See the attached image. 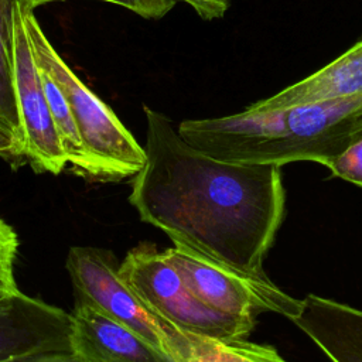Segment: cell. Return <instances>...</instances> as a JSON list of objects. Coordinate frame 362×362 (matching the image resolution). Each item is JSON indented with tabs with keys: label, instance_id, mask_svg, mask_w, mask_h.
I'll return each mask as SVG.
<instances>
[{
	"label": "cell",
	"instance_id": "cell-1",
	"mask_svg": "<svg viewBox=\"0 0 362 362\" xmlns=\"http://www.w3.org/2000/svg\"><path fill=\"white\" fill-rule=\"evenodd\" d=\"M146 113V164L130 204L174 245L264 276L263 260L283 222L281 165L229 163L189 146L170 119Z\"/></svg>",
	"mask_w": 362,
	"mask_h": 362
},
{
	"label": "cell",
	"instance_id": "cell-2",
	"mask_svg": "<svg viewBox=\"0 0 362 362\" xmlns=\"http://www.w3.org/2000/svg\"><path fill=\"white\" fill-rule=\"evenodd\" d=\"M178 134L194 148L229 163L277 164L325 160L362 132V92L317 102L182 120Z\"/></svg>",
	"mask_w": 362,
	"mask_h": 362
},
{
	"label": "cell",
	"instance_id": "cell-3",
	"mask_svg": "<svg viewBox=\"0 0 362 362\" xmlns=\"http://www.w3.org/2000/svg\"><path fill=\"white\" fill-rule=\"evenodd\" d=\"M28 40L41 69L48 72L66 98L85 154V174L103 181L134 177L147 156L115 112L66 65L44 34L34 10L25 4Z\"/></svg>",
	"mask_w": 362,
	"mask_h": 362
},
{
	"label": "cell",
	"instance_id": "cell-4",
	"mask_svg": "<svg viewBox=\"0 0 362 362\" xmlns=\"http://www.w3.org/2000/svg\"><path fill=\"white\" fill-rule=\"evenodd\" d=\"M124 283L160 318L178 329L216 339L246 338L256 321L219 313L187 287L175 267L151 243H140L119 264Z\"/></svg>",
	"mask_w": 362,
	"mask_h": 362
},
{
	"label": "cell",
	"instance_id": "cell-5",
	"mask_svg": "<svg viewBox=\"0 0 362 362\" xmlns=\"http://www.w3.org/2000/svg\"><path fill=\"white\" fill-rule=\"evenodd\" d=\"M66 270L75 297L83 298L103 314L127 325L150 344L182 362L187 349L185 332L160 318L124 283L112 252L74 246L68 252Z\"/></svg>",
	"mask_w": 362,
	"mask_h": 362
},
{
	"label": "cell",
	"instance_id": "cell-6",
	"mask_svg": "<svg viewBox=\"0 0 362 362\" xmlns=\"http://www.w3.org/2000/svg\"><path fill=\"white\" fill-rule=\"evenodd\" d=\"M163 255L191 293L219 313L256 321L264 313L291 320L300 311L301 300L287 294L266 274L240 272L180 245L168 247Z\"/></svg>",
	"mask_w": 362,
	"mask_h": 362
},
{
	"label": "cell",
	"instance_id": "cell-7",
	"mask_svg": "<svg viewBox=\"0 0 362 362\" xmlns=\"http://www.w3.org/2000/svg\"><path fill=\"white\" fill-rule=\"evenodd\" d=\"M13 65L14 90L20 117L23 158L37 173L59 174L68 158L45 98L40 68L35 61L27 25L25 4H13Z\"/></svg>",
	"mask_w": 362,
	"mask_h": 362
},
{
	"label": "cell",
	"instance_id": "cell-8",
	"mask_svg": "<svg viewBox=\"0 0 362 362\" xmlns=\"http://www.w3.org/2000/svg\"><path fill=\"white\" fill-rule=\"evenodd\" d=\"M71 352V314L20 290L0 303V362Z\"/></svg>",
	"mask_w": 362,
	"mask_h": 362
},
{
	"label": "cell",
	"instance_id": "cell-9",
	"mask_svg": "<svg viewBox=\"0 0 362 362\" xmlns=\"http://www.w3.org/2000/svg\"><path fill=\"white\" fill-rule=\"evenodd\" d=\"M71 352L85 362H177L79 297L71 313Z\"/></svg>",
	"mask_w": 362,
	"mask_h": 362
},
{
	"label": "cell",
	"instance_id": "cell-10",
	"mask_svg": "<svg viewBox=\"0 0 362 362\" xmlns=\"http://www.w3.org/2000/svg\"><path fill=\"white\" fill-rule=\"evenodd\" d=\"M290 321L332 362H362V310L308 294Z\"/></svg>",
	"mask_w": 362,
	"mask_h": 362
},
{
	"label": "cell",
	"instance_id": "cell-11",
	"mask_svg": "<svg viewBox=\"0 0 362 362\" xmlns=\"http://www.w3.org/2000/svg\"><path fill=\"white\" fill-rule=\"evenodd\" d=\"M362 92V35L341 55L308 76L274 95L256 100L250 107L269 110L296 103L335 99Z\"/></svg>",
	"mask_w": 362,
	"mask_h": 362
},
{
	"label": "cell",
	"instance_id": "cell-12",
	"mask_svg": "<svg viewBox=\"0 0 362 362\" xmlns=\"http://www.w3.org/2000/svg\"><path fill=\"white\" fill-rule=\"evenodd\" d=\"M187 349L182 362H288L273 346L246 338L216 339L185 332Z\"/></svg>",
	"mask_w": 362,
	"mask_h": 362
},
{
	"label": "cell",
	"instance_id": "cell-13",
	"mask_svg": "<svg viewBox=\"0 0 362 362\" xmlns=\"http://www.w3.org/2000/svg\"><path fill=\"white\" fill-rule=\"evenodd\" d=\"M13 4L14 0H0V119L20 137L13 65Z\"/></svg>",
	"mask_w": 362,
	"mask_h": 362
},
{
	"label": "cell",
	"instance_id": "cell-14",
	"mask_svg": "<svg viewBox=\"0 0 362 362\" xmlns=\"http://www.w3.org/2000/svg\"><path fill=\"white\" fill-rule=\"evenodd\" d=\"M40 75H41L45 98L48 100L51 115H52L55 127L58 130V134L61 137L68 163L72 165L76 174L83 175L85 174L83 147H82V141H81L74 116L66 102V98L48 72L40 68Z\"/></svg>",
	"mask_w": 362,
	"mask_h": 362
},
{
	"label": "cell",
	"instance_id": "cell-15",
	"mask_svg": "<svg viewBox=\"0 0 362 362\" xmlns=\"http://www.w3.org/2000/svg\"><path fill=\"white\" fill-rule=\"evenodd\" d=\"M334 177L362 187V132L337 156L322 163Z\"/></svg>",
	"mask_w": 362,
	"mask_h": 362
},
{
	"label": "cell",
	"instance_id": "cell-16",
	"mask_svg": "<svg viewBox=\"0 0 362 362\" xmlns=\"http://www.w3.org/2000/svg\"><path fill=\"white\" fill-rule=\"evenodd\" d=\"M17 247V233L6 221L0 218V303L18 291L13 274Z\"/></svg>",
	"mask_w": 362,
	"mask_h": 362
},
{
	"label": "cell",
	"instance_id": "cell-17",
	"mask_svg": "<svg viewBox=\"0 0 362 362\" xmlns=\"http://www.w3.org/2000/svg\"><path fill=\"white\" fill-rule=\"evenodd\" d=\"M27 4L30 8H37L45 3L61 1V0H20ZM107 3H113L122 6L144 18H161L164 17L177 3L178 0H102Z\"/></svg>",
	"mask_w": 362,
	"mask_h": 362
},
{
	"label": "cell",
	"instance_id": "cell-18",
	"mask_svg": "<svg viewBox=\"0 0 362 362\" xmlns=\"http://www.w3.org/2000/svg\"><path fill=\"white\" fill-rule=\"evenodd\" d=\"M191 6L204 20H215L225 16L230 6V0H178Z\"/></svg>",
	"mask_w": 362,
	"mask_h": 362
},
{
	"label": "cell",
	"instance_id": "cell-19",
	"mask_svg": "<svg viewBox=\"0 0 362 362\" xmlns=\"http://www.w3.org/2000/svg\"><path fill=\"white\" fill-rule=\"evenodd\" d=\"M0 156L7 160L23 158L21 141L18 134L0 119Z\"/></svg>",
	"mask_w": 362,
	"mask_h": 362
},
{
	"label": "cell",
	"instance_id": "cell-20",
	"mask_svg": "<svg viewBox=\"0 0 362 362\" xmlns=\"http://www.w3.org/2000/svg\"><path fill=\"white\" fill-rule=\"evenodd\" d=\"M8 362H85V361L79 359L72 352L54 351V352H40V354L25 355Z\"/></svg>",
	"mask_w": 362,
	"mask_h": 362
}]
</instances>
